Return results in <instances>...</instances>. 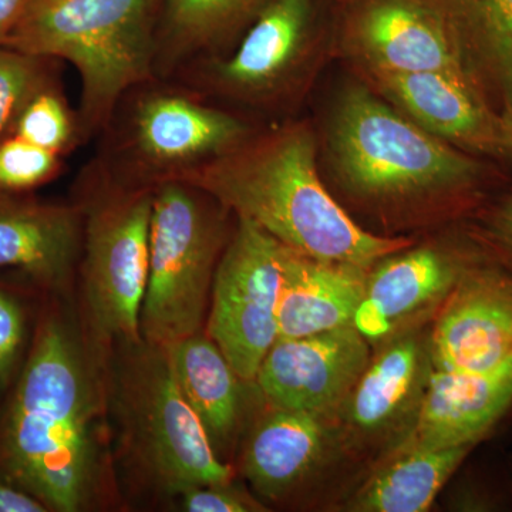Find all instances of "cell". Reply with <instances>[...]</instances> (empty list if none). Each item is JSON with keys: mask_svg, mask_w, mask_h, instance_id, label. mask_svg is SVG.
<instances>
[{"mask_svg": "<svg viewBox=\"0 0 512 512\" xmlns=\"http://www.w3.org/2000/svg\"><path fill=\"white\" fill-rule=\"evenodd\" d=\"M109 365L66 296L50 295L0 416V476L49 511L101 510L119 498Z\"/></svg>", "mask_w": 512, "mask_h": 512, "instance_id": "cell-1", "label": "cell"}, {"mask_svg": "<svg viewBox=\"0 0 512 512\" xmlns=\"http://www.w3.org/2000/svg\"><path fill=\"white\" fill-rule=\"evenodd\" d=\"M320 138L340 200L386 235L466 221L510 185L504 165L424 130L359 77L333 100Z\"/></svg>", "mask_w": 512, "mask_h": 512, "instance_id": "cell-2", "label": "cell"}, {"mask_svg": "<svg viewBox=\"0 0 512 512\" xmlns=\"http://www.w3.org/2000/svg\"><path fill=\"white\" fill-rule=\"evenodd\" d=\"M183 181L210 194L235 218L323 261L369 269L417 241L357 224L320 175L319 134L309 120L258 128Z\"/></svg>", "mask_w": 512, "mask_h": 512, "instance_id": "cell-3", "label": "cell"}, {"mask_svg": "<svg viewBox=\"0 0 512 512\" xmlns=\"http://www.w3.org/2000/svg\"><path fill=\"white\" fill-rule=\"evenodd\" d=\"M161 0H32L5 46L66 60L82 82L84 141L106 130L120 101L154 79Z\"/></svg>", "mask_w": 512, "mask_h": 512, "instance_id": "cell-4", "label": "cell"}, {"mask_svg": "<svg viewBox=\"0 0 512 512\" xmlns=\"http://www.w3.org/2000/svg\"><path fill=\"white\" fill-rule=\"evenodd\" d=\"M109 407L117 456L131 478L158 497L232 483L234 467L212 448L175 382L167 349L140 340L110 357Z\"/></svg>", "mask_w": 512, "mask_h": 512, "instance_id": "cell-5", "label": "cell"}, {"mask_svg": "<svg viewBox=\"0 0 512 512\" xmlns=\"http://www.w3.org/2000/svg\"><path fill=\"white\" fill-rule=\"evenodd\" d=\"M83 214L79 318L90 348L109 365L121 346L140 342L153 190L120 183L93 160L74 200Z\"/></svg>", "mask_w": 512, "mask_h": 512, "instance_id": "cell-6", "label": "cell"}, {"mask_svg": "<svg viewBox=\"0 0 512 512\" xmlns=\"http://www.w3.org/2000/svg\"><path fill=\"white\" fill-rule=\"evenodd\" d=\"M258 130L190 86L147 80L120 101L97 157L120 183L150 188L188 175Z\"/></svg>", "mask_w": 512, "mask_h": 512, "instance_id": "cell-7", "label": "cell"}, {"mask_svg": "<svg viewBox=\"0 0 512 512\" xmlns=\"http://www.w3.org/2000/svg\"><path fill=\"white\" fill-rule=\"evenodd\" d=\"M231 212L187 181L153 190L141 339L168 348L205 328Z\"/></svg>", "mask_w": 512, "mask_h": 512, "instance_id": "cell-8", "label": "cell"}, {"mask_svg": "<svg viewBox=\"0 0 512 512\" xmlns=\"http://www.w3.org/2000/svg\"><path fill=\"white\" fill-rule=\"evenodd\" d=\"M335 29L318 0H268L234 50L195 60L178 72L208 99L259 113L293 109L333 56Z\"/></svg>", "mask_w": 512, "mask_h": 512, "instance_id": "cell-9", "label": "cell"}, {"mask_svg": "<svg viewBox=\"0 0 512 512\" xmlns=\"http://www.w3.org/2000/svg\"><path fill=\"white\" fill-rule=\"evenodd\" d=\"M430 325L373 348L366 369L336 414L346 456L363 466L365 474L396 453L416 427L434 372Z\"/></svg>", "mask_w": 512, "mask_h": 512, "instance_id": "cell-10", "label": "cell"}, {"mask_svg": "<svg viewBox=\"0 0 512 512\" xmlns=\"http://www.w3.org/2000/svg\"><path fill=\"white\" fill-rule=\"evenodd\" d=\"M235 220L215 271L204 329L237 375L254 384L278 339L281 242L254 222Z\"/></svg>", "mask_w": 512, "mask_h": 512, "instance_id": "cell-11", "label": "cell"}, {"mask_svg": "<svg viewBox=\"0 0 512 512\" xmlns=\"http://www.w3.org/2000/svg\"><path fill=\"white\" fill-rule=\"evenodd\" d=\"M483 254L464 222L384 256L367 271L353 325L370 346L431 323L464 271Z\"/></svg>", "mask_w": 512, "mask_h": 512, "instance_id": "cell-12", "label": "cell"}, {"mask_svg": "<svg viewBox=\"0 0 512 512\" xmlns=\"http://www.w3.org/2000/svg\"><path fill=\"white\" fill-rule=\"evenodd\" d=\"M342 9L333 56L356 77L440 72L474 84L446 26L423 0H353Z\"/></svg>", "mask_w": 512, "mask_h": 512, "instance_id": "cell-13", "label": "cell"}, {"mask_svg": "<svg viewBox=\"0 0 512 512\" xmlns=\"http://www.w3.org/2000/svg\"><path fill=\"white\" fill-rule=\"evenodd\" d=\"M355 326L302 338H278L255 377L268 407L336 417L372 356Z\"/></svg>", "mask_w": 512, "mask_h": 512, "instance_id": "cell-14", "label": "cell"}, {"mask_svg": "<svg viewBox=\"0 0 512 512\" xmlns=\"http://www.w3.org/2000/svg\"><path fill=\"white\" fill-rule=\"evenodd\" d=\"M430 350L434 370L448 372H484L512 359V272L484 249L431 320Z\"/></svg>", "mask_w": 512, "mask_h": 512, "instance_id": "cell-15", "label": "cell"}, {"mask_svg": "<svg viewBox=\"0 0 512 512\" xmlns=\"http://www.w3.org/2000/svg\"><path fill=\"white\" fill-rule=\"evenodd\" d=\"M345 461L336 417L265 406L244 441L241 467L259 498L286 504Z\"/></svg>", "mask_w": 512, "mask_h": 512, "instance_id": "cell-16", "label": "cell"}, {"mask_svg": "<svg viewBox=\"0 0 512 512\" xmlns=\"http://www.w3.org/2000/svg\"><path fill=\"white\" fill-rule=\"evenodd\" d=\"M359 79L434 136L504 165L500 113L467 79L440 72L372 74Z\"/></svg>", "mask_w": 512, "mask_h": 512, "instance_id": "cell-17", "label": "cell"}, {"mask_svg": "<svg viewBox=\"0 0 512 512\" xmlns=\"http://www.w3.org/2000/svg\"><path fill=\"white\" fill-rule=\"evenodd\" d=\"M0 192V268L28 276L50 295L67 296L79 272L83 214L69 204Z\"/></svg>", "mask_w": 512, "mask_h": 512, "instance_id": "cell-18", "label": "cell"}, {"mask_svg": "<svg viewBox=\"0 0 512 512\" xmlns=\"http://www.w3.org/2000/svg\"><path fill=\"white\" fill-rule=\"evenodd\" d=\"M512 409V359L484 372L434 370L412 436L402 447L478 446Z\"/></svg>", "mask_w": 512, "mask_h": 512, "instance_id": "cell-19", "label": "cell"}, {"mask_svg": "<svg viewBox=\"0 0 512 512\" xmlns=\"http://www.w3.org/2000/svg\"><path fill=\"white\" fill-rule=\"evenodd\" d=\"M367 271L281 244L278 338H302L353 325L365 296Z\"/></svg>", "mask_w": 512, "mask_h": 512, "instance_id": "cell-20", "label": "cell"}, {"mask_svg": "<svg viewBox=\"0 0 512 512\" xmlns=\"http://www.w3.org/2000/svg\"><path fill=\"white\" fill-rule=\"evenodd\" d=\"M165 349L184 399L217 456L228 463L247 421L245 389L254 384L237 375L205 329Z\"/></svg>", "mask_w": 512, "mask_h": 512, "instance_id": "cell-21", "label": "cell"}, {"mask_svg": "<svg viewBox=\"0 0 512 512\" xmlns=\"http://www.w3.org/2000/svg\"><path fill=\"white\" fill-rule=\"evenodd\" d=\"M497 113L512 101V0H423Z\"/></svg>", "mask_w": 512, "mask_h": 512, "instance_id": "cell-22", "label": "cell"}, {"mask_svg": "<svg viewBox=\"0 0 512 512\" xmlns=\"http://www.w3.org/2000/svg\"><path fill=\"white\" fill-rule=\"evenodd\" d=\"M268 0H161L156 26L158 79L232 49Z\"/></svg>", "mask_w": 512, "mask_h": 512, "instance_id": "cell-23", "label": "cell"}, {"mask_svg": "<svg viewBox=\"0 0 512 512\" xmlns=\"http://www.w3.org/2000/svg\"><path fill=\"white\" fill-rule=\"evenodd\" d=\"M477 446L399 448L363 474L342 501L348 512L429 511L444 485Z\"/></svg>", "mask_w": 512, "mask_h": 512, "instance_id": "cell-24", "label": "cell"}, {"mask_svg": "<svg viewBox=\"0 0 512 512\" xmlns=\"http://www.w3.org/2000/svg\"><path fill=\"white\" fill-rule=\"evenodd\" d=\"M12 136L63 157L84 143L79 114L69 106L55 79L26 101Z\"/></svg>", "mask_w": 512, "mask_h": 512, "instance_id": "cell-25", "label": "cell"}, {"mask_svg": "<svg viewBox=\"0 0 512 512\" xmlns=\"http://www.w3.org/2000/svg\"><path fill=\"white\" fill-rule=\"evenodd\" d=\"M52 80V59L0 47V143L12 136L26 101Z\"/></svg>", "mask_w": 512, "mask_h": 512, "instance_id": "cell-26", "label": "cell"}, {"mask_svg": "<svg viewBox=\"0 0 512 512\" xmlns=\"http://www.w3.org/2000/svg\"><path fill=\"white\" fill-rule=\"evenodd\" d=\"M63 156L10 136L0 143V192L23 194L55 180Z\"/></svg>", "mask_w": 512, "mask_h": 512, "instance_id": "cell-27", "label": "cell"}, {"mask_svg": "<svg viewBox=\"0 0 512 512\" xmlns=\"http://www.w3.org/2000/svg\"><path fill=\"white\" fill-rule=\"evenodd\" d=\"M481 248L512 272V187L503 188L463 221Z\"/></svg>", "mask_w": 512, "mask_h": 512, "instance_id": "cell-28", "label": "cell"}, {"mask_svg": "<svg viewBox=\"0 0 512 512\" xmlns=\"http://www.w3.org/2000/svg\"><path fill=\"white\" fill-rule=\"evenodd\" d=\"M26 312L18 296L0 288V396L15 379L26 346Z\"/></svg>", "mask_w": 512, "mask_h": 512, "instance_id": "cell-29", "label": "cell"}, {"mask_svg": "<svg viewBox=\"0 0 512 512\" xmlns=\"http://www.w3.org/2000/svg\"><path fill=\"white\" fill-rule=\"evenodd\" d=\"M181 510L187 512H259L265 505L245 491L235 487L234 481L225 484L192 487L178 497Z\"/></svg>", "mask_w": 512, "mask_h": 512, "instance_id": "cell-30", "label": "cell"}, {"mask_svg": "<svg viewBox=\"0 0 512 512\" xmlns=\"http://www.w3.org/2000/svg\"><path fill=\"white\" fill-rule=\"evenodd\" d=\"M45 504L40 503L22 488L9 483L0 476V512H47Z\"/></svg>", "mask_w": 512, "mask_h": 512, "instance_id": "cell-31", "label": "cell"}, {"mask_svg": "<svg viewBox=\"0 0 512 512\" xmlns=\"http://www.w3.org/2000/svg\"><path fill=\"white\" fill-rule=\"evenodd\" d=\"M32 0H0V47L5 46Z\"/></svg>", "mask_w": 512, "mask_h": 512, "instance_id": "cell-32", "label": "cell"}, {"mask_svg": "<svg viewBox=\"0 0 512 512\" xmlns=\"http://www.w3.org/2000/svg\"><path fill=\"white\" fill-rule=\"evenodd\" d=\"M504 165H512V101L500 113Z\"/></svg>", "mask_w": 512, "mask_h": 512, "instance_id": "cell-33", "label": "cell"}, {"mask_svg": "<svg viewBox=\"0 0 512 512\" xmlns=\"http://www.w3.org/2000/svg\"><path fill=\"white\" fill-rule=\"evenodd\" d=\"M353 0H338V3L340 6H346L349 5V3H352Z\"/></svg>", "mask_w": 512, "mask_h": 512, "instance_id": "cell-34", "label": "cell"}]
</instances>
